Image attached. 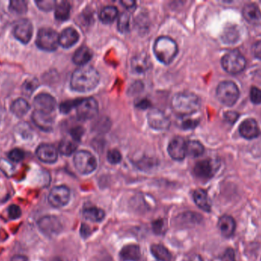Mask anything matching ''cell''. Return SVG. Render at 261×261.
I'll list each match as a JSON object with an SVG mask.
<instances>
[{"label": "cell", "mask_w": 261, "mask_h": 261, "mask_svg": "<svg viewBox=\"0 0 261 261\" xmlns=\"http://www.w3.org/2000/svg\"><path fill=\"white\" fill-rule=\"evenodd\" d=\"M99 80L100 77L96 69L90 66H85L77 69L73 73L70 87L78 92H89L96 88Z\"/></svg>", "instance_id": "cell-1"}, {"label": "cell", "mask_w": 261, "mask_h": 261, "mask_svg": "<svg viewBox=\"0 0 261 261\" xmlns=\"http://www.w3.org/2000/svg\"><path fill=\"white\" fill-rule=\"evenodd\" d=\"M172 107L178 114L189 116L200 109V98L193 93H179L172 99Z\"/></svg>", "instance_id": "cell-2"}, {"label": "cell", "mask_w": 261, "mask_h": 261, "mask_svg": "<svg viewBox=\"0 0 261 261\" xmlns=\"http://www.w3.org/2000/svg\"><path fill=\"white\" fill-rule=\"evenodd\" d=\"M154 51L160 62L169 65L177 56L178 46L172 38L166 36L160 37L155 42Z\"/></svg>", "instance_id": "cell-3"}, {"label": "cell", "mask_w": 261, "mask_h": 261, "mask_svg": "<svg viewBox=\"0 0 261 261\" xmlns=\"http://www.w3.org/2000/svg\"><path fill=\"white\" fill-rule=\"evenodd\" d=\"M246 59L238 50H232L224 55L222 65L229 74L236 75L242 72L246 67Z\"/></svg>", "instance_id": "cell-4"}, {"label": "cell", "mask_w": 261, "mask_h": 261, "mask_svg": "<svg viewBox=\"0 0 261 261\" xmlns=\"http://www.w3.org/2000/svg\"><path fill=\"white\" fill-rule=\"evenodd\" d=\"M216 96L222 104L225 106L234 105L239 98V90L232 82H222L218 84L216 90Z\"/></svg>", "instance_id": "cell-5"}, {"label": "cell", "mask_w": 261, "mask_h": 261, "mask_svg": "<svg viewBox=\"0 0 261 261\" xmlns=\"http://www.w3.org/2000/svg\"><path fill=\"white\" fill-rule=\"evenodd\" d=\"M35 42L40 49L46 51H54L59 45V34L54 29L43 28L38 31Z\"/></svg>", "instance_id": "cell-6"}, {"label": "cell", "mask_w": 261, "mask_h": 261, "mask_svg": "<svg viewBox=\"0 0 261 261\" xmlns=\"http://www.w3.org/2000/svg\"><path fill=\"white\" fill-rule=\"evenodd\" d=\"M74 162L78 172L83 175L90 174L97 166L96 158L87 151L82 150L77 152L74 156Z\"/></svg>", "instance_id": "cell-7"}, {"label": "cell", "mask_w": 261, "mask_h": 261, "mask_svg": "<svg viewBox=\"0 0 261 261\" xmlns=\"http://www.w3.org/2000/svg\"><path fill=\"white\" fill-rule=\"evenodd\" d=\"M76 108L77 116L82 120L92 119L97 115L99 111L97 101L92 98L79 99Z\"/></svg>", "instance_id": "cell-8"}, {"label": "cell", "mask_w": 261, "mask_h": 261, "mask_svg": "<svg viewBox=\"0 0 261 261\" xmlns=\"http://www.w3.org/2000/svg\"><path fill=\"white\" fill-rule=\"evenodd\" d=\"M218 166H219V164L218 162L207 159V160L198 162L195 165L193 172H194L195 176L198 178L208 180L213 178L215 173L218 170Z\"/></svg>", "instance_id": "cell-9"}, {"label": "cell", "mask_w": 261, "mask_h": 261, "mask_svg": "<svg viewBox=\"0 0 261 261\" xmlns=\"http://www.w3.org/2000/svg\"><path fill=\"white\" fill-rule=\"evenodd\" d=\"M70 197V189L64 185L54 187L49 193V203L54 208H61L68 203Z\"/></svg>", "instance_id": "cell-10"}, {"label": "cell", "mask_w": 261, "mask_h": 261, "mask_svg": "<svg viewBox=\"0 0 261 261\" xmlns=\"http://www.w3.org/2000/svg\"><path fill=\"white\" fill-rule=\"evenodd\" d=\"M38 228L47 236H54L59 234L62 230L61 221L55 216H45L38 221Z\"/></svg>", "instance_id": "cell-11"}, {"label": "cell", "mask_w": 261, "mask_h": 261, "mask_svg": "<svg viewBox=\"0 0 261 261\" xmlns=\"http://www.w3.org/2000/svg\"><path fill=\"white\" fill-rule=\"evenodd\" d=\"M13 34L17 40L26 45L31 41V37H32V24L26 18L21 19L15 26Z\"/></svg>", "instance_id": "cell-12"}, {"label": "cell", "mask_w": 261, "mask_h": 261, "mask_svg": "<svg viewBox=\"0 0 261 261\" xmlns=\"http://www.w3.org/2000/svg\"><path fill=\"white\" fill-rule=\"evenodd\" d=\"M148 120L150 127L157 130H165L170 126L169 118L158 109H152L148 113Z\"/></svg>", "instance_id": "cell-13"}, {"label": "cell", "mask_w": 261, "mask_h": 261, "mask_svg": "<svg viewBox=\"0 0 261 261\" xmlns=\"http://www.w3.org/2000/svg\"><path fill=\"white\" fill-rule=\"evenodd\" d=\"M57 102L51 95L48 94H39L34 98V107L35 111L39 112L51 114V113L55 110Z\"/></svg>", "instance_id": "cell-14"}, {"label": "cell", "mask_w": 261, "mask_h": 261, "mask_svg": "<svg viewBox=\"0 0 261 261\" xmlns=\"http://www.w3.org/2000/svg\"><path fill=\"white\" fill-rule=\"evenodd\" d=\"M168 150L173 160L181 161L186 155V143L184 138L176 136L169 142Z\"/></svg>", "instance_id": "cell-15"}, {"label": "cell", "mask_w": 261, "mask_h": 261, "mask_svg": "<svg viewBox=\"0 0 261 261\" xmlns=\"http://www.w3.org/2000/svg\"><path fill=\"white\" fill-rule=\"evenodd\" d=\"M36 155L39 160L45 163H54L58 160V150L51 144H43L38 146Z\"/></svg>", "instance_id": "cell-16"}, {"label": "cell", "mask_w": 261, "mask_h": 261, "mask_svg": "<svg viewBox=\"0 0 261 261\" xmlns=\"http://www.w3.org/2000/svg\"><path fill=\"white\" fill-rule=\"evenodd\" d=\"M240 134L247 140H252L259 136L260 130L258 123L254 119L244 120L239 127Z\"/></svg>", "instance_id": "cell-17"}, {"label": "cell", "mask_w": 261, "mask_h": 261, "mask_svg": "<svg viewBox=\"0 0 261 261\" xmlns=\"http://www.w3.org/2000/svg\"><path fill=\"white\" fill-rule=\"evenodd\" d=\"M244 18L253 26H260L261 24V11L256 4L248 3L245 5L242 11Z\"/></svg>", "instance_id": "cell-18"}, {"label": "cell", "mask_w": 261, "mask_h": 261, "mask_svg": "<svg viewBox=\"0 0 261 261\" xmlns=\"http://www.w3.org/2000/svg\"><path fill=\"white\" fill-rule=\"evenodd\" d=\"M31 118H32L34 124L40 130L45 131V132H49L53 129L54 120L50 116V114L35 111L33 112Z\"/></svg>", "instance_id": "cell-19"}, {"label": "cell", "mask_w": 261, "mask_h": 261, "mask_svg": "<svg viewBox=\"0 0 261 261\" xmlns=\"http://www.w3.org/2000/svg\"><path fill=\"white\" fill-rule=\"evenodd\" d=\"M79 34L73 28L63 29L61 34L59 35V44L64 49L74 46L79 40Z\"/></svg>", "instance_id": "cell-20"}, {"label": "cell", "mask_w": 261, "mask_h": 261, "mask_svg": "<svg viewBox=\"0 0 261 261\" xmlns=\"http://www.w3.org/2000/svg\"><path fill=\"white\" fill-rule=\"evenodd\" d=\"M218 229L225 238H230L234 234L236 229V222L232 217L224 215L218 220Z\"/></svg>", "instance_id": "cell-21"}, {"label": "cell", "mask_w": 261, "mask_h": 261, "mask_svg": "<svg viewBox=\"0 0 261 261\" xmlns=\"http://www.w3.org/2000/svg\"><path fill=\"white\" fill-rule=\"evenodd\" d=\"M193 198L200 209L205 211V212H210L212 209L210 200L205 190L202 189H197L193 193Z\"/></svg>", "instance_id": "cell-22"}, {"label": "cell", "mask_w": 261, "mask_h": 261, "mask_svg": "<svg viewBox=\"0 0 261 261\" xmlns=\"http://www.w3.org/2000/svg\"><path fill=\"white\" fill-rule=\"evenodd\" d=\"M120 258L124 261H137L140 258V247L138 245L124 246L120 251Z\"/></svg>", "instance_id": "cell-23"}, {"label": "cell", "mask_w": 261, "mask_h": 261, "mask_svg": "<svg viewBox=\"0 0 261 261\" xmlns=\"http://www.w3.org/2000/svg\"><path fill=\"white\" fill-rule=\"evenodd\" d=\"M92 52L87 46H82L74 53L73 61L77 65H84L92 58Z\"/></svg>", "instance_id": "cell-24"}, {"label": "cell", "mask_w": 261, "mask_h": 261, "mask_svg": "<svg viewBox=\"0 0 261 261\" xmlns=\"http://www.w3.org/2000/svg\"><path fill=\"white\" fill-rule=\"evenodd\" d=\"M132 67L135 72L143 73L150 67V60L145 54H140L134 57L132 60Z\"/></svg>", "instance_id": "cell-25"}, {"label": "cell", "mask_w": 261, "mask_h": 261, "mask_svg": "<svg viewBox=\"0 0 261 261\" xmlns=\"http://www.w3.org/2000/svg\"><path fill=\"white\" fill-rule=\"evenodd\" d=\"M29 110H30V105L29 102L22 98L15 100L11 106L12 112L17 117H22L27 114Z\"/></svg>", "instance_id": "cell-26"}, {"label": "cell", "mask_w": 261, "mask_h": 261, "mask_svg": "<svg viewBox=\"0 0 261 261\" xmlns=\"http://www.w3.org/2000/svg\"><path fill=\"white\" fill-rule=\"evenodd\" d=\"M83 216L86 219L93 221V222H100L104 219V211L96 208V207H89L85 209L83 212Z\"/></svg>", "instance_id": "cell-27"}, {"label": "cell", "mask_w": 261, "mask_h": 261, "mask_svg": "<svg viewBox=\"0 0 261 261\" xmlns=\"http://www.w3.org/2000/svg\"><path fill=\"white\" fill-rule=\"evenodd\" d=\"M70 4L67 1H61L56 4L55 6V18L59 21H65L68 19L70 15Z\"/></svg>", "instance_id": "cell-28"}, {"label": "cell", "mask_w": 261, "mask_h": 261, "mask_svg": "<svg viewBox=\"0 0 261 261\" xmlns=\"http://www.w3.org/2000/svg\"><path fill=\"white\" fill-rule=\"evenodd\" d=\"M152 255L158 261H170L171 254L169 250L161 245H153L151 247Z\"/></svg>", "instance_id": "cell-29"}, {"label": "cell", "mask_w": 261, "mask_h": 261, "mask_svg": "<svg viewBox=\"0 0 261 261\" xmlns=\"http://www.w3.org/2000/svg\"><path fill=\"white\" fill-rule=\"evenodd\" d=\"M118 15H119V11L117 8L115 6H107L102 10L99 15V18L103 23L110 24L114 22L115 18H117Z\"/></svg>", "instance_id": "cell-30"}, {"label": "cell", "mask_w": 261, "mask_h": 261, "mask_svg": "<svg viewBox=\"0 0 261 261\" xmlns=\"http://www.w3.org/2000/svg\"><path fill=\"white\" fill-rule=\"evenodd\" d=\"M204 152V147L200 142L189 141L186 143V154L189 156L197 158L199 156H202Z\"/></svg>", "instance_id": "cell-31"}, {"label": "cell", "mask_w": 261, "mask_h": 261, "mask_svg": "<svg viewBox=\"0 0 261 261\" xmlns=\"http://www.w3.org/2000/svg\"><path fill=\"white\" fill-rule=\"evenodd\" d=\"M9 10L15 14H25L27 12V2L22 0H13L9 3Z\"/></svg>", "instance_id": "cell-32"}, {"label": "cell", "mask_w": 261, "mask_h": 261, "mask_svg": "<svg viewBox=\"0 0 261 261\" xmlns=\"http://www.w3.org/2000/svg\"><path fill=\"white\" fill-rule=\"evenodd\" d=\"M130 20H131V15L129 13H123L119 17L118 22V29L122 33H126L129 31Z\"/></svg>", "instance_id": "cell-33"}, {"label": "cell", "mask_w": 261, "mask_h": 261, "mask_svg": "<svg viewBox=\"0 0 261 261\" xmlns=\"http://www.w3.org/2000/svg\"><path fill=\"white\" fill-rule=\"evenodd\" d=\"M77 146L74 142L63 140L59 145V151L63 156H70L76 151Z\"/></svg>", "instance_id": "cell-34"}, {"label": "cell", "mask_w": 261, "mask_h": 261, "mask_svg": "<svg viewBox=\"0 0 261 261\" xmlns=\"http://www.w3.org/2000/svg\"><path fill=\"white\" fill-rule=\"evenodd\" d=\"M38 87V82L37 79H28L22 86V90L25 95L30 96V95L37 89Z\"/></svg>", "instance_id": "cell-35"}, {"label": "cell", "mask_w": 261, "mask_h": 261, "mask_svg": "<svg viewBox=\"0 0 261 261\" xmlns=\"http://www.w3.org/2000/svg\"><path fill=\"white\" fill-rule=\"evenodd\" d=\"M239 34L238 32L233 27H230L229 29H226V31L224 32L223 38L225 42H234L238 40Z\"/></svg>", "instance_id": "cell-36"}, {"label": "cell", "mask_w": 261, "mask_h": 261, "mask_svg": "<svg viewBox=\"0 0 261 261\" xmlns=\"http://www.w3.org/2000/svg\"><path fill=\"white\" fill-rule=\"evenodd\" d=\"M38 7L43 11H51L56 6L57 2L54 0H40L35 2Z\"/></svg>", "instance_id": "cell-37"}, {"label": "cell", "mask_w": 261, "mask_h": 261, "mask_svg": "<svg viewBox=\"0 0 261 261\" xmlns=\"http://www.w3.org/2000/svg\"><path fill=\"white\" fill-rule=\"evenodd\" d=\"M152 228L156 234H163L167 230V223L165 219H158L152 223Z\"/></svg>", "instance_id": "cell-38"}, {"label": "cell", "mask_w": 261, "mask_h": 261, "mask_svg": "<svg viewBox=\"0 0 261 261\" xmlns=\"http://www.w3.org/2000/svg\"><path fill=\"white\" fill-rule=\"evenodd\" d=\"M79 99L74 100H67V101L63 102L60 105V111L63 114H68L71 111V110L74 107H77L78 103H79Z\"/></svg>", "instance_id": "cell-39"}, {"label": "cell", "mask_w": 261, "mask_h": 261, "mask_svg": "<svg viewBox=\"0 0 261 261\" xmlns=\"http://www.w3.org/2000/svg\"><path fill=\"white\" fill-rule=\"evenodd\" d=\"M9 158L15 163H19L25 158V152L22 149L16 148L9 152Z\"/></svg>", "instance_id": "cell-40"}, {"label": "cell", "mask_w": 261, "mask_h": 261, "mask_svg": "<svg viewBox=\"0 0 261 261\" xmlns=\"http://www.w3.org/2000/svg\"><path fill=\"white\" fill-rule=\"evenodd\" d=\"M107 160L110 163L118 164L121 162L122 155L117 149H111L107 154Z\"/></svg>", "instance_id": "cell-41"}, {"label": "cell", "mask_w": 261, "mask_h": 261, "mask_svg": "<svg viewBox=\"0 0 261 261\" xmlns=\"http://www.w3.org/2000/svg\"><path fill=\"white\" fill-rule=\"evenodd\" d=\"M8 214L9 218L13 220L18 219L22 215V210L16 205H11L8 208Z\"/></svg>", "instance_id": "cell-42"}, {"label": "cell", "mask_w": 261, "mask_h": 261, "mask_svg": "<svg viewBox=\"0 0 261 261\" xmlns=\"http://www.w3.org/2000/svg\"><path fill=\"white\" fill-rule=\"evenodd\" d=\"M250 100L254 104L261 103V90L258 87H252L250 91Z\"/></svg>", "instance_id": "cell-43"}, {"label": "cell", "mask_w": 261, "mask_h": 261, "mask_svg": "<svg viewBox=\"0 0 261 261\" xmlns=\"http://www.w3.org/2000/svg\"><path fill=\"white\" fill-rule=\"evenodd\" d=\"M199 124V121L197 120H193V119H190V118H186V119H184L183 121L181 122V127L184 128V130L193 129L195 127H197Z\"/></svg>", "instance_id": "cell-44"}, {"label": "cell", "mask_w": 261, "mask_h": 261, "mask_svg": "<svg viewBox=\"0 0 261 261\" xmlns=\"http://www.w3.org/2000/svg\"><path fill=\"white\" fill-rule=\"evenodd\" d=\"M83 128L81 127H76L73 128L70 131V134L71 136L74 138V140L76 141H79L80 139H81L82 136L83 134Z\"/></svg>", "instance_id": "cell-45"}, {"label": "cell", "mask_w": 261, "mask_h": 261, "mask_svg": "<svg viewBox=\"0 0 261 261\" xmlns=\"http://www.w3.org/2000/svg\"><path fill=\"white\" fill-rule=\"evenodd\" d=\"M139 168L141 169H150L155 165L154 161L152 159H142L138 163Z\"/></svg>", "instance_id": "cell-46"}, {"label": "cell", "mask_w": 261, "mask_h": 261, "mask_svg": "<svg viewBox=\"0 0 261 261\" xmlns=\"http://www.w3.org/2000/svg\"><path fill=\"white\" fill-rule=\"evenodd\" d=\"M222 261H236L235 253L232 248H228L222 257Z\"/></svg>", "instance_id": "cell-47"}, {"label": "cell", "mask_w": 261, "mask_h": 261, "mask_svg": "<svg viewBox=\"0 0 261 261\" xmlns=\"http://www.w3.org/2000/svg\"><path fill=\"white\" fill-rule=\"evenodd\" d=\"M18 129L21 130L20 131V136H22L23 139H29L31 137V128H29V126L26 125V124H24L22 125V127H18Z\"/></svg>", "instance_id": "cell-48"}, {"label": "cell", "mask_w": 261, "mask_h": 261, "mask_svg": "<svg viewBox=\"0 0 261 261\" xmlns=\"http://www.w3.org/2000/svg\"><path fill=\"white\" fill-rule=\"evenodd\" d=\"M252 53L255 58L261 59V40L254 44L252 46Z\"/></svg>", "instance_id": "cell-49"}, {"label": "cell", "mask_w": 261, "mask_h": 261, "mask_svg": "<svg viewBox=\"0 0 261 261\" xmlns=\"http://www.w3.org/2000/svg\"><path fill=\"white\" fill-rule=\"evenodd\" d=\"M225 120L229 122V124H234L236 120H238V114L236 112L229 111L225 114Z\"/></svg>", "instance_id": "cell-50"}, {"label": "cell", "mask_w": 261, "mask_h": 261, "mask_svg": "<svg viewBox=\"0 0 261 261\" xmlns=\"http://www.w3.org/2000/svg\"><path fill=\"white\" fill-rule=\"evenodd\" d=\"M80 234H81V237L83 238H87L91 234V230H90V227L88 225L83 224L81 225V228H80Z\"/></svg>", "instance_id": "cell-51"}, {"label": "cell", "mask_w": 261, "mask_h": 261, "mask_svg": "<svg viewBox=\"0 0 261 261\" xmlns=\"http://www.w3.org/2000/svg\"><path fill=\"white\" fill-rule=\"evenodd\" d=\"M149 106L150 101L147 99H142L136 103V107H138L140 109H147L149 107Z\"/></svg>", "instance_id": "cell-52"}, {"label": "cell", "mask_w": 261, "mask_h": 261, "mask_svg": "<svg viewBox=\"0 0 261 261\" xmlns=\"http://www.w3.org/2000/svg\"><path fill=\"white\" fill-rule=\"evenodd\" d=\"M121 3L123 4L124 7L128 8V9H131V8L134 7L135 5V1H131V0L121 1Z\"/></svg>", "instance_id": "cell-53"}, {"label": "cell", "mask_w": 261, "mask_h": 261, "mask_svg": "<svg viewBox=\"0 0 261 261\" xmlns=\"http://www.w3.org/2000/svg\"><path fill=\"white\" fill-rule=\"evenodd\" d=\"M10 261H29V260L26 256L15 255L12 258Z\"/></svg>", "instance_id": "cell-54"}, {"label": "cell", "mask_w": 261, "mask_h": 261, "mask_svg": "<svg viewBox=\"0 0 261 261\" xmlns=\"http://www.w3.org/2000/svg\"><path fill=\"white\" fill-rule=\"evenodd\" d=\"M186 261H203V259L199 254H194V255H192Z\"/></svg>", "instance_id": "cell-55"}]
</instances>
